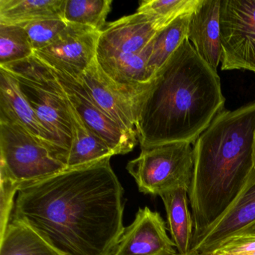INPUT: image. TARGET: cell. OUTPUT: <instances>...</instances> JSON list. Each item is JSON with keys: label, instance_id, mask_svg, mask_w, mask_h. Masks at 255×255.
<instances>
[{"label": "cell", "instance_id": "6da1fadb", "mask_svg": "<svg viewBox=\"0 0 255 255\" xmlns=\"http://www.w3.org/2000/svg\"><path fill=\"white\" fill-rule=\"evenodd\" d=\"M102 159L21 188L12 217L61 255H115L125 231V190Z\"/></svg>", "mask_w": 255, "mask_h": 255}, {"label": "cell", "instance_id": "7a4b0ae2", "mask_svg": "<svg viewBox=\"0 0 255 255\" xmlns=\"http://www.w3.org/2000/svg\"><path fill=\"white\" fill-rule=\"evenodd\" d=\"M225 102L217 71L185 40L143 95L136 125L141 147L195 143Z\"/></svg>", "mask_w": 255, "mask_h": 255}, {"label": "cell", "instance_id": "3957f363", "mask_svg": "<svg viewBox=\"0 0 255 255\" xmlns=\"http://www.w3.org/2000/svg\"><path fill=\"white\" fill-rule=\"evenodd\" d=\"M255 103L222 110L194 143L193 235L214 223L247 184L255 171Z\"/></svg>", "mask_w": 255, "mask_h": 255}, {"label": "cell", "instance_id": "277c9868", "mask_svg": "<svg viewBox=\"0 0 255 255\" xmlns=\"http://www.w3.org/2000/svg\"><path fill=\"white\" fill-rule=\"evenodd\" d=\"M66 168L49 146L23 127L0 121L1 177L21 189Z\"/></svg>", "mask_w": 255, "mask_h": 255}, {"label": "cell", "instance_id": "5b68a950", "mask_svg": "<svg viewBox=\"0 0 255 255\" xmlns=\"http://www.w3.org/2000/svg\"><path fill=\"white\" fill-rule=\"evenodd\" d=\"M127 170L138 190L160 195L168 191L189 192L194 171V143L176 142L141 147L139 156L128 162Z\"/></svg>", "mask_w": 255, "mask_h": 255}, {"label": "cell", "instance_id": "8992f818", "mask_svg": "<svg viewBox=\"0 0 255 255\" xmlns=\"http://www.w3.org/2000/svg\"><path fill=\"white\" fill-rule=\"evenodd\" d=\"M222 71L255 73V0H221Z\"/></svg>", "mask_w": 255, "mask_h": 255}, {"label": "cell", "instance_id": "52a82bcc", "mask_svg": "<svg viewBox=\"0 0 255 255\" xmlns=\"http://www.w3.org/2000/svg\"><path fill=\"white\" fill-rule=\"evenodd\" d=\"M80 80L94 102L104 113L121 128L137 136L138 110L143 95L150 84L141 89L121 86L103 71L97 59L82 74Z\"/></svg>", "mask_w": 255, "mask_h": 255}, {"label": "cell", "instance_id": "ba28073f", "mask_svg": "<svg viewBox=\"0 0 255 255\" xmlns=\"http://www.w3.org/2000/svg\"><path fill=\"white\" fill-rule=\"evenodd\" d=\"M100 33L89 26L68 23L54 42L34 55L54 71L80 78L97 59Z\"/></svg>", "mask_w": 255, "mask_h": 255}, {"label": "cell", "instance_id": "9c48e42d", "mask_svg": "<svg viewBox=\"0 0 255 255\" xmlns=\"http://www.w3.org/2000/svg\"><path fill=\"white\" fill-rule=\"evenodd\" d=\"M53 71L63 88L66 98L83 122L116 155L126 154L133 150L138 143V137L121 128L95 104L80 78L54 70Z\"/></svg>", "mask_w": 255, "mask_h": 255}, {"label": "cell", "instance_id": "30bf717a", "mask_svg": "<svg viewBox=\"0 0 255 255\" xmlns=\"http://www.w3.org/2000/svg\"><path fill=\"white\" fill-rule=\"evenodd\" d=\"M255 227V171L237 199L210 227L193 235L190 252L205 255L234 236Z\"/></svg>", "mask_w": 255, "mask_h": 255}, {"label": "cell", "instance_id": "8fae6325", "mask_svg": "<svg viewBox=\"0 0 255 255\" xmlns=\"http://www.w3.org/2000/svg\"><path fill=\"white\" fill-rule=\"evenodd\" d=\"M159 31L156 20L147 14L135 12L122 17L100 33L97 60L141 53Z\"/></svg>", "mask_w": 255, "mask_h": 255}, {"label": "cell", "instance_id": "7c38bea8", "mask_svg": "<svg viewBox=\"0 0 255 255\" xmlns=\"http://www.w3.org/2000/svg\"><path fill=\"white\" fill-rule=\"evenodd\" d=\"M17 82L25 98L65 158L67 165L72 144L73 130L63 88L60 84L55 90L46 91L24 82Z\"/></svg>", "mask_w": 255, "mask_h": 255}, {"label": "cell", "instance_id": "4fadbf2b", "mask_svg": "<svg viewBox=\"0 0 255 255\" xmlns=\"http://www.w3.org/2000/svg\"><path fill=\"white\" fill-rule=\"evenodd\" d=\"M167 234L166 224L158 212L138 209L135 219L125 228L115 255H177Z\"/></svg>", "mask_w": 255, "mask_h": 255}, {"label": "cell", "instance_id": "5bb4252c", "mask_svg": "<svg viewBox=\"0 0 255 255\" xmlns=\"http://www.w3.org/2000/svg\"><path fill=\"white\" fill-rule=\"evenodd\" d=\"M0 121L23 127L49 146L57 159L66 165L65 158L25 98L18 82L2 68H0Z\"/></svg>", "mask_w": 255, "mask_h": 255}, {"label": "cell", "instance_id": "9a60e30c", "mask_svg": "<svg viewBox=\"0 0 255 255\" xmlns=\"http://www.w3.org/2000/svg\"><path fill=\"white\" fill-rule=\"evenodd\" d=\"M221 0H201L191 14L188 40L198 54L215 71L222 60Z\"/></svg>", "mask_w": 255, "mask_h": 255}, {"label": "cell", "instance_id": "2e32d148", "mask_svg": "<svg viewBox=\"0 0 255 255\" xmlns=\"http://www.w3.org/2000/svg\"><path fill=\"white\" fill-rule=\"evenodd\" d=\"M67 101L73 130L72 144L67 161V168L83 166L116 156L114 151L83 122L68 98Z\"/></svg>", "mask_w": 255, "mask_h": 255}, {"label": "cell", "instance_id": "e0dca14e", "mask_svg": "<svg viewBox=\"0 0 255 255\" xmlns=\"http://www.w3.org/2000/svg\"><path fill=\"white\" fill-rule=\"evenodd\" d=\"M166 211L171 238L179 255L190 252L194 222L189 209V192L184 189L168 191L159 195Z\"/></svg>", "mask_w": 255, "mask_h": 255}, {"label": "cell", "instance_id": "ac0fdd59", "mask_svg": "<svg viewBox=\"0 0 255 255\" xmlns=\"http://www.w3.org/2000/svg\"><path fill=\"white\" fill-rule=\"evenodd\" d=\"M66 0H0V24L23 26L50 17L63 18Z\"/></svg>", "mask_w": 255, "mask_h": 255}, {"label": "cell", "instance_id": "d6986e66", "mask_svg": "<svg viewBox=\"0 0 255 255\" xmlns=\"http://www.w3.org/2000/svg\"><path fill=\"white\" fill-rule=\"evenodd\" d=\"M0 255H61L38 233L11 217L0 235Z\"/></svg>", "mask_w": 255, "mask_h": 255}, {"label": "cell", "instance_id": "ffe728a7", "mask_svg": "<svg viewBox=\"0 0 255 255\" xmlns=\"http://www.w3.org/2000/svg\"><path fill=\"white\" fill-rule=\"evenodd\" d=\"M150 56L148 47L141 53L125 55L112 59L98 61L104 73L121 86L141 89L150 84L147 63Z\"/></svg>", "mask_w": 255, "mask_h": 255}, {"label": "cell", "instance_id": "44dd1931", "mask_svg": "<svg viewBox=\"0 0 255 255\" xmlns=\"http://www.w3.org/2000/svg\"><path fill=\"white\" fill-rule=\"evenodd\" d=\"M182 16L157 32L149 43L150 56L147 63L150 81L171 55L188 39L191 14Z\"/></svg>", "mask_w": 255, "mask_h": 255}, {"label": "cell", "instance_id": "7402d4cb", "mask_svg": "<svg viewBox=\"0 0 255 255\" xmlns=\"http://www.w3.org/2000/svg\"><path fill=\"white\" fill-rule=\"evenodd\" d=\"M112 0H66L63 19L68 23L89 26L101 32L107 26Z\"/></svg>", "mask_w": 255, "mask_h": 255}, {"label": "cell", "instance_id": "603a6c76", "mask_svg": "<svg viewBox=\"0 0 255 255\" xmlns=\"http://www.w3.org/2000/svg\"><path fill=\"white\" fill-rule=\"evenodd\" d=\"M201 2V0H144L140 3L137 12L153 17L161 30L179 17L193 13Z\"/></svg>", "mask_w": 255, "mask_h": 255}, {"label": "cell", "instance_id": "cb8c5ba5", "mask_svg": "<svg viewBox=\"0 0 255 255\" xmlns=\"http://www.w3.org/2000/svg\"><path fill=\"white\" fill-rule=\"evenodd\" d=\"M34 50L24 28L0 24V66L33 56Z\"/></svg>", "mask_w": 255, "mask_h": 255}, {"label": "cell", "instance_id": "d4e9b609", "mask_svg": "<svg viewBox=\"0 0 255 255\" xmlns=\"http://www.w3.org/2000/svg\"><path fill=\"white\" fill-rule=\"evenodd\" d=\"M68 23L62 17H50L27 23L24 28L34 51L42 50L54 42Z\"/></svg>", "mask_w": 255, "mask_h": 255}, {"label": "cell", "instance_id": "484cf974", "mask_svg": "<svg viewBox=\"0 0 255 255\" xmlns=\"http://www.w3.org/2000/svg\"><path fill=\"white\" fill-rule=\"evenodd\" d=\"M203 255H255V232L231 237Z\"/></svg>", "mask_w": 255, "mask_h": 255}, {"label": "cell", "instance_id": "4316f807", "mask_svg": "<svg viewBox=\"0 0 255 255\" xmlns=\"http://www.w3.org/2000/svg\"><path fill=\"white\" fill-rule=\"evenodd\" d=\"M1 187V204H0V235L3 234L5 228L12 217L13 209L14 208V197L20 191V187L11 180L0 176Z\"/></svg>", "mask_w": 255, "mask_h": 255}, {"label": "cell", "instance_id": "83f0119b", "mask_svg": "<svg viewBox=\"0 0 255 255\" xmlns=\"http://www.w3.org/2000/svg\"><path fill=\"white\" fill-rule=\"evenodd\" d=\"M177 255H201V254H199V253H195V252H189V254H186V255H179V254H177Z\"/></svg>", "mask_w": 255, "mask_h": 255}, {"label": "cell", "instance_id": "f1b7e54d", "mask_svg": "<svg viewBox=\"0 0 255 255\" xmlns=\"http://www.w3.org/2000/svg\"></svg>", "mask_w": 255, "mask_h": 255}]
</instances>
